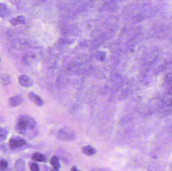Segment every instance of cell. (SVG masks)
Returning <instances> with one entry per match:
<instances>
[{
	"mask_svg": "<svg viewBox=\"0 0 172 171\" xmlns=\"http://www.w3.org/2000/svg\"><path fill=\"white\" fill-rule=\"evenodd\" d=\"M9 22L12 25L17 26L20 24H24L25 23V19L23 16H18L17 17L10 19Z\"/></svg>",
	"mask_w": 172,
	"mask_h": 171,
	"instance_id": "cell-9",
	"label": "cell"
},
{
	"mask_svg": "<svg viewBox=\"0 0 172 171\" xmlns=\"http://www.w3.org/2000/svg\"><path fill=\"white\" fill-rule=\"evenodd\" d=\"M14 167L16 171H24L25 169V163L22 158H19L15 162Z\"/></svg>",
	"mask_w": 172,
	"mask_h": 171,
	"instance_id": "cell-10",
	"label": "cell"
},
{
	"mask_svg": "<svg viewBox=\"0 0 172 171\" xmlns=\"http://www.w3.org/2000/svg\"><path fill=\"white\" fill-rule=\"evenodd\" d=\"M50 163L53 166V168H54L55 169L59 170V169L61 168V164L59 163V158L56 156L52 157L50 161Z\"/></svg>",
	"mask_w": 172,
	"mask_h": 171,
	"instance_id": "cell-13",
	"label": "cell"
},
{
	"mask_svg": "<svg viewBox=\"0 0 172 171\" xmlns=\"http://www.w3.org/2000/svg\"><path fill=\"white\" fill-rule=\"evenodd\" d=\"M76 135L73 129L69 127L61 128L57 133V139L62 142H70L75 139Z\"/></svg>",
	"mask_w": 172,
	"mask_h": 171,
	"instance_id": "cell-2",
	"label": "cell"
},
{
	"mask_svg": "<svg viewBox=\"0 0 172 171\" xmlns=\"http://www.w3.org/2000/svg\"><path fill=\"white\" fill-rule=\"evenodd\" d=\"M18 82L19 84L22 86L23 87L26 88L31 87L33 85V80L30 77L25 75H22L19 76Z\"/></svg>",
	"mask_w": 172,
	"mask_h": 171,
	"instance_id": "cell-4",
	"label": "cell"
},
{
	"mask_svg": "<svg viewBox=\"0 0 172 171\" xmlns=\"http://www.w3.org/2000/svg\"><path fill=\"white\" fill-rule=\"evenodd\" d=\"M92 171H110V170L106 168H93Z\"/></svg>",
	"mask_w": 172,
	"mask_h": 171,
	"instance_id": "cell-17",
	"label": "cell"
},
{
	"mask_svg": "<svg viewBox=\"0 0 172 171\" xmlns=\"http://www.w3.org/2000/svg\"><path fill=\"white\" fill-rule=\"evenodd\" d=\"M82 152L86 155L91 156L94 155L97 152V150L92 146H86L83 147Z\"/></svg>",
	"mask_w": 172,
	"mask_h": 171,
	"instance_id": "cell-8",
	"label": "cell"
},
{
	"mask_svg": "<svg viewBox=\"0 0 172 171\" xmlns=\"http://www.w3.org/2000/svg\"><path fill=\"white\" fill-rule=\"evenodd\" d=\"M23 102L22 97L21 95H17L12 97L9 100V104L11 107H16L21 105Z\"/></svg>",
	"mask_w": 172,
	"mask_h": 171,
	"instance_id": "cell-6",
	"label": "cell"
},
{
	"mask_svg": "<svg viewBox=\"0 0 172 171\" xmlns=\"http://www.w3.org/2000/svg\"><path fill=\"white\" fill-rule=\"evenodd\" d=\"M50 171H59V170L55 169L54 168H53V169H50Z\"/></svg>",
	"mask_w": 172,
	"mask_h": 171,
	"instance_id": "cell-19",
	"label": "cell"
},
{
	"mask_svg": "<svg viewBox=\"0 0 172 171\" xmlns=\"http://www.w3.org/2000/svg\"><path fill=\"white\" fill-rule=\"evenodd\" d=\"M32 160L37 162H45L46 161V158L42 154L39 153H35L32 156Z\"/></svg>",
	"mask_w": 172,
	"mask_h": 171,
	"instance_id": "cell-12",
	"label": "cell"
},
{
	"mask_svg": "<svg viewBox=\"0 0 172 171\" xmlns=\"http://www.w3.org/2000/svg\"><path fill=\"white\" fill-rule=\"evenodd\" d=\"M26 144L25 140L20 136H15L10 138L9 142L10 147L13 150L17 149L24 146Z\"/></svg>",
	"mask_w": 172,
	"mask_h": 171,
	"instance_id": "cell-3",
	"label": "cell"
},
{
	"mask_svg": "<svg viewBox=\"0 0 172 171\" xmlns=\"http://www.w3.org/2000/svg\"><path fill=\"white\" fill-rule=\"evenodd\" d=\"M28 98L31 101L37 106H42L43 105L44 102L42 99L39 95L33 92H29L28 95Z\"/></svg>",
	"mask_w": 172,
	"mask_h": 171,
	"instance_id": "cell-5",
	"label": "cell"
},
{
	"mask_svg": "<svg viewBox=\"0 0 172 171\" xmlns=\"http://www.w3.org/2000/svg\"><path fill=\"white\" fill-rule=\"evenodd\" d=\"M11 82V78L9 75L3 74L0 75V84L2 86H7Z\"/></svg>",
	"mask_w": 172,
	"mask_h": 171,
	"instance_id": "cell-11",
	"label": "cell"
},
{
	"mask_svg": "<svg viewBox=\"0 0 172 171\" xmlns=\"http://www.w3.org/2000/svg\"><path fill=\"white\" fill-rule=\"evenodd\" d=\"M36 127V122L33 117L28 115H23L18 118L15 129L19 134L31 136L35 133Z\"/></svg>",
	"mask_w": 172,
	"mask_h": 171,
	"instance_id": "cell-1",
	"label": "cell"
},
{
	"mask_svg": "<svg viewBox=\"0 0 172 171\" xmlns=\"http://www.w3.org/2000/svg\"><path fill=\"white\" fill-rule=\"evenodd\" d=\"M8 162L5 160H2L0 161V169L4 171L6 170L8 168Z\"/></svg>",
	"mask_w": 172,
	"mask_h": 171,
	"instance_id": "cell-15",
	"label": "cell"
},
{
	"mask_svg": "<svg viewBox=\"0 0 172 171\" xmlns=\"http://www.w3.org/2000/svg\"><path fill=\"white\" fill-rule=\"evenodd\" d=\"M0 61H1V58H0Z\"/></svg>",
	"mask_w": 172,
	"mask_h": 171,
	"instance_id": "cell-21",
	"label": "cell"
},
{
	"mask_svg": "<svg viewBox=\"0 0 172 171\" xmlns=\"http://www.w3.org/2000/svg\"><path fill=\"white\" fill-rule=\"evenodd\" d=\"M10 13V11L8 6L4 3H0V17H7Z\"/></svg>",
	"mask_w": 172,
	"mask_h": 171,
	"instance_id": "cell-7",
	"label": "cell"
},
{
	"mask_svg": "<svg viewBox=\"0 0 172 171\" xmlns=\"http://www.w3.org/2000/svg\"><path fill=\"white\" fill-rule=\"evenodd\" d=\"M0 171H2V170H1L0 169Z\"/></svg>",
	"mask_w": 172,
	"mask_h": 171,
	"instance_id": "cell-20",
	"label": "cell"
},
{
	"mask_svg": "<svg viewBox=\"0 0 172 171\" xmlns=\"http://www.w3.org/2000/svg\"><path fill=\"white\" fill-rule=\"evenodd\" d=\"M30 169L31 171H39L40 168L39 165L36 163H32L30 166Z\"/></svg>",
	"mask_w": 172,
	"mask_h": 171,
	"instance_id": "cell-16",
	"label": "cell"
},
{
	"mask_svg": "<svg viewBox=\"0 0 172 171\" xmlns=\"http://www.w3.org/2000/svg\"><path fill=\"white\" fill-rule=\"evenodd\" d=\"M8 130L6 129L0 128V142L6 140L8 136Z\"/></svg>",
	"mask_w": 172,
	"mask_h": 171,
	"instance_id": "cell-14",
	"label": "cell"
},
{
	"mask_svg": "<svg viewBox=\"0 0 172 171\" xmlns=\"http://www.w3.org/2000/svg\"><path fill=\"white\" fill-rule=\"evenodd\" d=\"M70 171H80L78 170V169L76 168V166H73L71 168V169H70Z\"/></svg>",
	"mask_w": 172,
	"mask_h": 171,
	"instance_id": "cell-18",
	"label": "cell"
}]
</instances>
